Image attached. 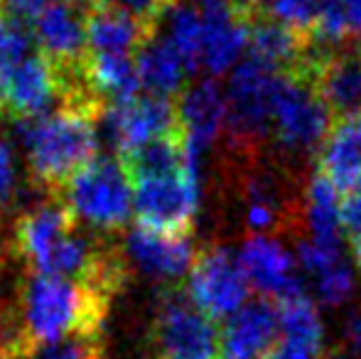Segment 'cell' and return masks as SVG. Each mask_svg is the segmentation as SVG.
<instances>
[{"label": "cell", "mask_w": 361, "mask_h": 359, "mask_svg": "<svg viewBox=\"0 0 361 359\" xmlns=\"http://www.w3.org/2000/svg\"><path fill=\"white\" fill-rule=\"evenodd\" d=\"M86 44L94 54H130L135 57L145 42L157 35V25L138 15L121 10L106 0H96L84 8Z\"/></svg>", "instance_id": "4fadbf2b"}, {"label": "cell", "mask_w": 361, "mask_h": 359, "mask_svg": "<svg viewBox=\"0 0 361 359\" xmlns=\"http://www.w3.org/2000/svg\"><path fill=\"white\" fill-rule=\"evenodd\" d=\"M106 3L116 5L121 10H128V13L138 15L143 20H152V23H160L162 15L170 13L175 8V0H106Z\"/></svg>", "instance_id": "83f0119b"}, {"label": "cell", "mask_w": 361, "mask_h": 359, "mask_svg": "<svg viewBox=\"0 0 361 359\" xmlns=\"http://www.w3.org/2000/svg\"><path fill=\"white\" fill-rule=\"evenodd\" d=\"M342 8L344 15H347V23L354 39L361 44V0H342Z\"/></svg>", "instance_id": "e575fe53"}, {"label": "cell", "mask_w": 361, "mask_h": 359, "mask_svg": "<svg viewBox=\"0 0 361 359\" xmlns=\"http://www.w3.org/2000/svg\"><path fill=\"white\" fill-rule=\"evenodd\" d=\"M99 121L79 111L54 109L39 118L18 121L32 180L49 197H59L69 180L96 158Z\"/></svg>", "instance_id": "7a4b0ae2"}, {"label": "cell", "mask_w": 361, "mask_h": 359, "mask_svg": "<svg viewBox=\"0 0 361 359\" xmlns=\"http://www.w3.org/2000/svg\"><path fill=\"white\" fill-rule=\"evenodd\" d=\"M84 74L94 94L106 106H121L140 96V77L130 54H94L84 59Z\"/></svg>", "instance_id": "d6986e66"}, {"label": "cell", "mask_w": 361, "mask_h": 359, "mask_svg": "<svg viewBox=\"0 0 361 359\" xmlns=\"http://www.w3.org/2000/svg\"><path fill=\"white\" fill-rule=\"evenodd\" d=\"M27 359H106L104 332H79L30 352Z\"/></svg>", "instance_id": "d4e9b609"}, {"label": "cell", "mask_w": 361, "mask_h": 359, "mask_svg": "<svg viewBox=\"0 0 361 359\" xmlns=\"http://www.w3.org/2000/svg\"><path fill=\"white\" fill-rule=\"evenodd\" d=\"M354 273L344 261L334 264L332 269L322 271L319 276H314V296L324 305H342L354 296Z\"/></svg>", "instance_id": "484cf974"}, {"label": "cell", "mask_w": 361, "mask_h": 359, "mask_svg": "<svg viewBox=\"0 0 361 359\" xmlns=\"http://www.w3.org/2000/svg\"><path fill=\"white\" fill-rule=\"evenodd\" d=\"M96 128H99V140L104 138L121 155L155 138L185 135L177 101L155 94L135 96L133 101L121 106H109Z\"/></svg>", "instance_id": "9c48e42d"}, {"label": "cell", "mask_w": 361, "mask_h": 359, "mask_svg": "<svg viewBox=\"0 0 361 359\" xmlns=\"http://www.w3.org/2000/svg\"><path fill=\"white\" fill-rule=\"evenodd\" d=\"M15 197V160L8 140L0 135V209Z\"/></svg>", "instance_id": "f1b7e54d"}, {"label": "cell", "mask_w": 361, "mask_h": 359, "mask_svg": "<svg viewBox=\"0 0 361 359\" xmlns=\"http://www.w3.org/2000/svg\"><path fill=\"white\" fill-rule=\"evenodd\" d=\"M352 256H354V264H357V269L361 271V239L352 241Z\"/></svg>", "instance_id": "d590c367"}, {"label": "cell", "mask_w": 361, "mask_h": 359, "mask_svg": "<svg viewBox=\"0 0 361 359\" xmlns=\"http://www.w3.org/2000/svg\"><path fill=\"white\" fill-rule=\"evenodd\" d=\"M172 47L185 59L187 69L197 72L202 67V42H204V20L202 13L190 5H175L170 10V37Z\"/></svg>", "instance_id": "cb8c5ba5"}, {"label": "cell", "mask_w": 361, "mask_h": 359, "mask_svg": "<svg viewBox=\"0 0 361 359\" xmlns=\"http://www.w3.org/2000/svg\"><path fill=\"white\" fill-rule=\"evenodd\" d=\"M319 355L302 345H295V342H288V340H281L271 352H268L263 359H317Z\"/></svg>", "instance_id": "1f68e13d"}, {"label": "cell", "mask_w": 361, "mask_h": 359, "mask_svg": "<svg viewBox=\"0 0 361 359\" xmlns=\"http://www.w3.org/2000/svg\"><path fill=\"white\" fill-rule=\"evenodd\" d=\"M147 359H219V325L190 300L185 286H165L147 332Z\"/></svg>", "instance_id": "277c9868"}, {"label": "cell", "mask_w": 361, "mask_h": 359, "mask_svg": "<svg viewBox=\"0 0 361 359\" xmlns=\"http://www.w3.org/2000/svg\"><path fill=\"white\" fill-rule=\"evenodd\" d=\"M281 312V335L283 340L302 345L312 352H322L324 345V325L319 310L305 293L276 303Z\"/></svg>", "instance_id": "603a6c76"}, {"label": "cell", "mask_w": 361, "mask_h": 359, "mask_svg": "<svg viewBox=\"0 0 361 359\" xmlns=\"http://www.w3.org/2000/svg\"><path fill=\"white\" fill-rule=\"evenodd\" d=\"M238 264L248 283L268 300L281 303L305 293L300 278L295 276L293 259L276 236H248L238 254Z\"/></svg>", "instance_id": "5bb4252c"}, {"label": "cell", "mask_w": 361, "mask_h": 359, "mask_svg": "<svg viewBox=\"0 0 361 359\" xmlns=\"http://www.w3.org/2000/svg\"><path fill=\"white\" fill-rule=\"evenodd\" d=\"M54 0H0V15L23 20V23H35L37 15Z\"/></svg>", "instance_id": "f546056e"}, {"label": "cell", "mask_w": 361, "mask_h": 359, "mask_svg": "<svg viewBox=\"0 0 361 359\" xmlns=\"http://www.w3.org/2000/svg\"><path fill=\"white\" fill-rule=\"evenodd\" d=\"M135 67H138L140 84L147 94L175 99L185 91V79L190 74L185 59L180 57L167 37H152L135 52Z\"/></svg>", "instance_id": "ffe728a7"}, {"label": "cell", "mask_w": 361, "mask_h": 359, "mask_svg": "<svg viewBox=\"0 0 361 359\" xmlns=\"http://www.w3.org/2000/svg\"><path fill=\"white\" fill-rule=\"evenodd\" d=\"M344 342L354 357H361V308H357L344 322Z\"/></svg>", "instance_id": "d6a6232c"}, {"label": "cell", "mask_w": 361, "mask_h": 359, "mask_svg": "<svg viewBox=\"0 0 361 359\" xmlns=\"http://www.w3.org/2000/svg\"><path fill=\"white\" fill-rule=\"evenodd\" d=\"M69 3L79 5V8H89V5H94V3H96V0H69Z\"/></svg>", "instance_id": "8d00e7d4"}, {"label": "cell", "mask_w": 361, "mask_h": 359, "mask_svg": "<svg viewBox=\"0 0 361 359\" xmlns=\"http://www.w3.org/2000/svg\"><path fill=\"white\" fill-rule=\"evenodd\" d=\"M0 82H3V72H0ZM0 116H3V99H0Z\"/></svg>", "instance_id": "f35d334b"}, {"label": "cell", "mask_w": 361, "mask_h": 359, "mask_svg": "<svg viewBox=\"0 0 361 359\" xmlns=\"http://www.w3.org/2000/svg\"><path fill=\"white\" fill-rule=\"evenodd\" d=\"M281 337V312L268 298H256L219 327V359H263Z\"/></svg>", "instance_id": "7c38bea8"}, {"label": "cell", "mask_w": 361, "mask_h": 359, "mask_svg": "<svg viewBox=\"0 0 361 359\" xmlns=\"http://www.w3.org/2000/svg\"><path fill=\"white\" fill-rule=\"evenodd\" d=\"M126 173L130 182L147 180V178H165L187 170L197 163V155L190 150L185 135H167V138H155L130 153L121 155Z\"/></svg>", "instance_id": "44dd1931"}, {"label": "cell", "mask_w": 361, "mask_h": 359, "mask_svg": "<svg viewBox=\"0 0 361 359\" xmlns=\"http://www.w3.org/2000/svg\"><path fill=\"white\" fill-rule=\"evenodd\" d=\"M342 229L352 241L361 239V190L347 195L342 205Z\"/></svg>", "instance_id": "4dcf8cb0"}, {"label": "cell", "mask_w": 361, "mask_h": 359, "mask_svg": "<svg viewBox=\"0 0 361 359\" xmlns=\"http://www.w3.org/2000/svg\"><path fill=\"white\" fill-rule=\"evenodd\" d=\"M324 3L327 0H276L271 15L281 20L283 25L293 28L295 32L307 37L312 32L314 23H317L319 13H322Z\"/></svg>", "instance_id": "4316f807"}, {"label": "cell", "mask_w": 361, "mask_h": 359, "mask_svg": "<svg viewBox=\"0 0 361 359\" xmlns=\"http://www.w3.org/2000/svg\"><path fill=\"white\" fill-rule=\"evenodd\" d=\"M278 82L281 74L251 57L236 67L226 94L228 150L251 153L263 148V140L271 133Z\"/></svg>", "instance_id": "8992f818"}, {"label": "cell", "mask_w": 361, "mask_h": 359, "mask_svg": "<svg viewBox=\"0 0 361 359\" xmlns=\"http://www.w3.org/2000/svg\"><path fill=\"white\" fill-rule=\"evenodd\" d=\"M327 359H361V357H354V355H329Z\"/></svg>", "instance_id": "74e56055"}, {"label": "cell", "mask_w": 361, "mask_h": 359, "mask_svg": "<svg viewBox=\"0 0 361 359\" xmlns=\"http://www.w3.org/2000/svg\"><path fill=\"white\" fill-rule=\"evenodd\" d=\"M3 114L13 121H30L59 109V77L54 64L42 52L30 54L25 62L10 69L0 82Z\"/></svg>", "instance_id": "8fae6325"}, {"label": "cell", "mask_w": 361, "mask_h": 359, "mask_svg": "<svg viewBox=\"0 0 361 359\" xmlns=\"http://www.w3.org/2000/svg\"><path fill=\"white\" fill-rule=\"evenodd\" d=\"M202 246L192 241V234H162L145 226H133L126 234L123 254L145 276L175 286L190 276Z\"/></svg>", "instance_id": "30bf717a"}, {"label": "cell", "mask_w": 361, "mask_h": 359, "mask_svg": "<svg viewBox=\"0 0 361 359\" xmlns=\"http://www.w3.org/2000/svg\"><path fill=\"white\" fill-rule=\"evenodd\" d=\"M314 165L337 192L352 195L361 190V114L332 121Z\"/></svg>", "instance_id": "2e32d148"}, {"label": "cell", "mask_w": 361, "mask_h": 359, "mask_svg": "<svg viewBox=\"0 0 361 359\" xmlns=\"http://www.w3.org/2000/svg\"><path fill=\"white\" fill-rule=\"evenodd\" d=\"M332 126V114L312 84L281 74L273 106L271 135L281 160L290 168L305 158H314Z\"/></svg>", "instance_id": "5b68a950"}, {"label": "cell", "mask_w": 361, "mask_h": 359, "mask_svg": "<svg viewBox=\"0 0 361 359\" xmlns=\"http://www.w3.org/2000/svg\"><path fill=\"white\" fill-rule=\"evenodd\" d=\"M114 298L86 283L27 273L18 288L25 335L32 350L67 335L104 332Z\"/></svg>", "instance_id": "6da1fadb"}, {"label": "cell", "mask_w": 361, "mask_h": 359, "mask_svg": "<svg viewBox=\"0 0 361 359\" xmlns=\"http://www.w3.org/2000/svg\"><path fill=\"white\" fill-rule=\"evenodd\" d=\"M175 3H177V0H175Z\"/></svg>", "instance_id": "60d3db41"}, {"label": "cell", "mask_w": 361, "mask_h": 359, "mask_svg": "<svg viewBox=\"0 0 361 359\" xmlns=\"http://www.w3.org/2000/svg\"><path fill=\"white\" fill-rule=\"evenodd\" d=\"M324 359H327V357H324Z\"/></svg>", "instance_id": "ab89813d"}, {"label": "cell", "mask_w": 361, "mask_h": 359, "mask_svg": "<svg viewBox=\"0 0 361 359\" xmlns=\"http://www.w3.org/2000/svg\"><path fill=\"white\" fill-rule=\"evenodd\" d=\"M273 3H276V0H236V10L248 20V23H253V20L271 15Z\"/></svg>", "instance_id": "836d02e7"}, {"label": "cell", "mask_w": 361, "mask_h": 359, "mask_svg": "<svg viewBox=\"0 0 361 359\" xmlns=\"http://www.w3.org/2000/svg\"><path fill=\"white\" fill-rule=\"evenodd\" d=\"M305 221L314 241L339 244V231H342L339 192L317 170L305 182Z\"/></svg>", "instance_id": "7402d4cb"}, {"label": "cell", "mask_w": 361, "mask_h": 359, "mask_svg": "<svg viewBox=\"0 0 361 359\" xmlns=\"http://www.w3.org/2000/svg\"><path fill=\"white\" fill-rule=\"evenodd\" d=\"M177 109L187 145L195 155L212 148L226 128V94L214 79H204L182 91L177 96Z\"/></svg>", "instance_id": "e0dca14e"}, {"label": "cell", "mask_w": 361, "mask_h": 359, "mask_svg": "<svg viewBox=\"0 0 361 359\" xmlns=\"http://www.w3.org/2000/svg\"><path fill=\"white\" fill-rule=\"evenodd\" d=\"M204 42H202V67L209 74H224L241 59L248 44V20L236 8L202 10Z\"/></svg>", "instance_id": "ac0fdd59"}, {"label": "cell", "mask_w": 361, "mask_h": 359, "mask_svg": "<svg viewBox=\"0 0 361 359\" xmlns=\"http://www.w3.org/2000/svg\"><path fill=\"white\" fill-rule=\"evenodd\" d=\"M200 207L197 163L165 178L133 182V212L138 226L162 234H192Z\"/></svg>", "instance_id": "52a82bcc"}, {"label": "cell", "mask_w": 361, "mask_h": 359, "mask_svg": "<svg viewBox=\"0 0 361 359\" xmlns=\"http://www.w3.org/2000/svg\"><path fill=\"white\" fill-rule=\"evenodd\" d=\"M35 42L54 67H74L89 57L84 8L69 0H54L35 20Z\"/></svg>", "instance_id": "9a60e30c"}, {"label": "cell", "mask_w": 361, "mask_h": 359, "mask_svg": "<svg viewBox=\"0 0 361 359\" xmlns=\"http://www.w3.org/2000/svg\"><path fill=\"white\" fill-rule=\"evenodd\" d=\"M79 224L99 234H114L133 214V182L114 155H99L79 170L59 192Z\"/></svg>", "instance_id": "3957f363"}, {"label": "cell", "mask_w": 361, "mask_h": 359, "mask_svg": "<svg viewBox=\"0 0 361 359\" xmlns=\"http://www.w3.org/2000/svg\"><path fill=\"white\" fill-rule=\"evenodd\" d=\"M185 291L207 317L221 322L246 305L251 283L226 246H202Z\"/></svg>", "instance_id": "ba28073f"}]
</instances>
